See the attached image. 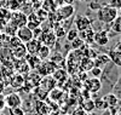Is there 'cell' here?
<instances>
[{
  "mask_svg": "<svg viewBox=\"0 0 121 115\" xmlns=\"http://www.w3.org/2000/svg\"><path fill=\"white\" fill-rule=\"evenodd\" d=\"M90 73L92 74V76H93V78L99 79L100 76H102V74H103V69H102V68H98V67H93L92 69L90 70Z\"/></svg>",
  "mask_w": 121,
  "mask_h": 115,
  "instance_id": "27",
  "label": "cell"
},
{
  "mask_svg": "<svg viewBox=\"0 0 121 115\" xmlns=\"http://www.w3.org/2000/svg\"><path fill=\"white\" fill-rule=\"evenodd\" d=\"M79 67L81 68L84 71H90L91 69L95 67L93 59H91V58H88V57H85V58H82L81 61H80V66H79Z\"/></svg>",
  "mask_w": 121,
  "mask_h": 115,
  "instance_id": "18",
  "label": "cell"
},
{
  "mask_svg": "<svg viewBox=\"0 0 121 115\" xmlns=\"http://www.w3.org/2000/svg\"><path fill=\"white\" fill-rule=\"evenodd\" d=\"M108 5L119 11V10H121V0H109Z\"/></svg>",
  "mask_w": 121,
  "mask_h": 115,
  "instance_id": "28",
  "label": "cell"
},
{
  "mask_svg": "<svg viewBox=\"0 0 121 115\" xmlns=\"http://www.w3.org/2000/svg\"><path fill=\"white\" fill-rule=\"evenodd\" d=\"M117 10L110 7L109 5H103L97 11V19L104 24H110L117 17Z\"/></svg>",
  "mask_w": 121,
  "mask_h": 115,
  "instance_id": "1",
  "label": "cell"
},
{
  "mask_svg": "<svg viewBox=\"0 0 121 115\" xmlns=\"http://www.w3.org/2000/svg\"><path fill=\"white\" fill-rule=\"evenodd\" d=\"M70 43H72L70 45H72V49H73V50H79V49H81V47L85 45V41L81 40L79 36H78L76 39H74L73 41H70Z\"/></svg>",
  "mask_w": 121,
  "mask_h": 115,
  "instance_id": "23",
  "label": "cell"
},
{
  "mask_svg": "<svg viewBox=\"0 0 121 115\" xmlns=\"http://www.w3.org/2000/svg\"><path fill=\"white\" fill-rule=\"evenodd\" d=\"M109 61L113 62L116 67H121V43L116 44L113 49H110L108 52Z\"/></svg>",
  "mask_w": 121,
  "mask_h": 115,
  "instance_id": "6",
  "label": "cell"
},
{
  "mask_svg": "<svg viewBox=\"0 0 121 115\" xmlns=\"http://www.w3.org/2000/svg\"><path fill=\"white\" fill-rule=\"evenodd\" d=\"M79 1H82V3H85V1H88V0H79Z\"/></svg>",
  "mask_w": 121,
  "mask_h": 115,
  "instance_id": "33",
  "label": "cell"
},
{
  "mask_svg": "<svg viewBox=\"0 0 121 115\" xmlns=\"http://www.w3.org/2000/svg\"><path fill=\"white\" fill-rule=\"evenodd\" d=\"M100 6H102V4L99 3V0H90L88 1V7H90V10H92V11L97 12L100 9Z\"/></svg>",
  "mask_w": 121,
  "mask_h": 115,
  "instance_id": "25",
  "label": "cell"
},
{
  "mask_svg": "<svg viewBox=\"0 0 121 115\" xmlns=\"http://www.w3.org/2000/svg\"><path fill=\"white\" fill-rule=\"evenodd\" d=\"M107 107H115L117 104V97L115 95H113V93H109V95H107L105 97H103Z\"/></svg>",
  "mask_w": 121,
  "mask_h": 115,
  "instance_id": "20",
  "label": "cell"
},
{
  "mask_svg": "<svg viewBox=\"0 0 121 115\" xmlns=\"http://www.w3.org/2000/svg\"><path fill=\"white\" fill-rule=\"evenodd\" d=\"M56 16L58 19H69V18H72L73 15L75 13V7L74 5H62V6H58L56 9V11H55Z\"/></svg>",
  "mask_w": 121,
  "mask_h": 115,
  "instance_id": "2",
  "label": "cell"
},
{
  "mask_svg": "<svg viewBox=\"0 0 121 115\" xmlns=\"http://www.w3.org/2000/svg\"><path fill=\"white\" fill-rule=\"evenodd\" d=\"M40 24H41V22L39 21V18L36 17L35 13H32V15H29V17H27V26L30 30H33L38 27H40Z\"/></svg>",
  "mask_w": 121,
  "mask_h": 115,
  "instance_id": "16",
  "label": "cell"
},
{
  "mask_svg": "<svg viewBox=\"0 0 121 115\" xmlns=\"http://www.w3.org/2000/svg\"><path fill=\"white\" fill-rule=\"evenodd\" d=\"M39 40H40V43H41L43 45H45V46H47V47L51 49V47L56 44L57 36H56V34H55L53 30L46 29V30H44V32L41 33V35H40Z\"/></svg>",
  "mask_w": 121,
  "mask_h": 115,
  "instance_id": "3",
  "label": "cell"
},
{
  "mask_svg": "<svg viewBox=\"0 0 121 115\" xmlns=\"http://www.w3.org/2000/svg\"><path fill=\"white\" fill-rule=\"evenodd\" d=\"M62 115H69V114H62Z\"/></svg>",
  "mask_w": 121,
  "mask_h": 115,
  "instance_id": "34",
  "label": "cell"
},
{
  "mask_svg": "<svg viewBox=\"0 0 121 115\" xmlns=\"http://www.w3.org/2000/svg\"><path fill=\"white\" fill-rule=\"evenodd\" d=\"M52 78L56 80V82H62L64 79L68 78V75H67V71L64 69H56L52 74Z\"/></svg>",
  "mask_w": 121,
  "mask_h": 115,
  "instance_id": "19",
  "label": "cell"
},
{
  "mask_svg": "<svg viewBox=\"0 0 121 115\" xmlns=\"http://www.w3.org/2000/svg\"><path fill=\"white\" fill-rule=\"evenodd\" d=\"M3 45H4V36H3L1 33H0V49L3 47Z\"/></svg>",
  "mask_w": 121,
  "mask_h": 115,
  "instance_id": "32",
  "label": "cell"
},
{
  "mask_svg": "<svg viewBox=\"0 0 121 115\" xmlns=\"http://www.w3.org/2000/svg\"><path fill=\"white\" fill-rule=\"evenodd\" d=\"M22 44H26L28 41H30L32 39H34L33 36V30H30L28 27H21L17 29L16 35H15Z\"/></svg>",
  "mask_w": 121,
  "mask_h": 115,
  "instance_id": "7",
  "label": "cell"
},
{
  "mask_svg": "<svg viewBox=\"0 0 121 115\" xmlns=\"http://www.w3.org/2000/svg\"><path fill=\"white\" fill-rule=\"evenodd\" d=\"M26 62H27V64H28L29 68L36 69V68L40 66V63H41L43 61H40V58H39L36 55H27Z\"/></svg>",
  "mask_w": 121,
  "mask_h": 115,
  "instance_id": "15",
  "label": "cell"
},
{
  "mask_svg": "<svg viewBox=\"0 0 121 115\" xmlns=\"http://www.w3.org/2000/svg\"><path fill=\"white\" fill-rule=\"evenodd\" d=\"M108 63H109V57H108V55H104V53L97 55L96 58L93 59V64H95V67L102 68V69H103Z\"/></svg>",
  "mask_w": 121,
  "mask_h": 115,
  "instance_id": "14",
  "label": "cell"
},
{
  "mask_svg": "<svg viewBox=\"0 0 121 115\" xmlns=\"http://www.w3.org/2000/svg\"><path fill=\"white\" fill-rule=\"evenodd\" d=\"M11 24H13L16 28H21L27 26V16L21 12H16L11 17Z\"/></svg>",
  "mask_w": 121,
  "mask_h": 115,
  "instance_id": "9",
  "label": "cell"
},
{
  "mask_svg": "<svg viewBox=\"0 0 121 115\" xmlns=\"http://www.w3.org/2000/svg\"><path fill=\"white\" fill-rule=\"evenodd\" d=\"M6 106H5V97L0 93V111H1L4 108H5Z\"/></svg>",
  "mask_w": 121,
  "mask_h": 115,
  "instance_id": "30",
  "label": "cell"
},
{
  "mask_svg": "<svg viewBox=\"0 0 121 115\" xmlns=\"http://www.w3.org/2000/svg\"><path fill=\"white\" fill-rule=\"evenodd\" d=\"M12 55L16 57V58H24L28 53H27V50H26V46H24V44H22V43H19L18 45H16V46H13L12 47Z\"/></svg>",
  "mask_w": 121,
  "mask_h": 115,
  "instance_id": "13",
  "label": "cell"
},
{
  "mask_svg": "<svg viewBox=\"0 0 121 115\" xmlns=\"http://www.w3.org/2000/svg\"><path fill=\"white\" fill-rule=\"evenodd\" d=\"M110 27L115 33H121V15H117V17L110 23Z\"/></svg>",
  "mask_w": 121,
  "mask_h": 115,
  "instance_id": "22",
  "label": "cell"
},
{
  "mask_svg": "<svg viewBox=\"0 0 121 115\" xmlns=\"http://www.w3.org/2000/svg\"><path fill=\"white\" fill-rule=\"evenodd\" d=\"M5 106L9 107L10 109L15 108H21L22 106V97L18 95L17 92H12L5 97Z\"/></svg>",
  "mask_w": 121,
  "mask_h": 115,
  "instance_id": "5",
  "label": "cell"
},
{
  "mask_svg": "<svg viewBox=\"0 0 121 115\" xmlns=\"http://www.w3.org/2000/svg\"><path fill=\"white\" fill-rule=\"evenodd\" d=\"M78 36L85 41V44H92L93 43V36H95V29L92 27H90L85 30H81V32H79Z\"/></svg>",
  "mask_w": 121,
  "mask_h": 115,
  "instance_id": "12",
  "label": "cell"
},
{
  "mask_svg": "<svg viewBox=\"0 0 121 115\" xmlns=\"http://www.w3.org/2000/svg\"><path fill=\"white\" fill-rule=\"evenodd\" d=\"M0 115H5V114H0Z\"/></svg>",
  "mask_w": 121,
  "mask_h": 115,
  "instance_id": "35",
  "label": "cell"
},
{
  "mask_svg": "<svg viewBox=\"0 0 121 115\" xmlns=\"http://www.w3.org/2000/svg\"><path fill=\"white\" fill-rule=\"evenodd\" d=\"M35 15H36V17L39 18L40 22H43V21H45V19L48 17V12H47V11H45V10H44L43 7H41V9H39V10H36Z\"/></svg>",
  "mask_w": 121,
  "mask_h": 115,
  "instance_id": "24",
  "label": "cell"
},
{
  "mask_svg": "<svg viewBox=\"0 0 121 115\" xmlns=\"http://www.w3.org/2000/svg\"><path fill=\"white\" fill-rule=\"evenodd\" d=\"M24 46H26V50H27L28 55H36L40 46H41V43H40L39 39H32L30 41L26 43Z\"/></svg>",
  "mask_w": 121,
  "mask_h": 115,
  "instance_id": "11",
  "label": "cell"
},
{
  "mask_svg": "<svg viewBox=\"0 0 121 115\" xmlns=\"http://www.w3.org/2000/svg\"><path fill=\"white\" fill-rule=\"evenodd\" d=\"M72 115H88V113H86L81 107H80V108H76L74 111H73V114Z\"/></svg>",
  "mask_w": 121,
  "mask_h": 115,
  "instance_id": "29",
  "label": "cell"
},
{
  "mask_svg": "<svg viewBox=\"0 0 121 115\" xmlns=\"http://www.w3.org/2000/svg\"><path fill=\"white\" fill-rule=\"evenodd\" d=\"M93 43H96L99 46H105L109 43V34L108 30L103 29L99 32H95V36H93Z\"/></svg>",
  "mask_w": 121,
  "mask_h": 115,
  "instance_id": "8",
  "label": "cell"
},
{
  "mask_svg": "<svg viewBox=\"0 0 121 115\" xmlns=\"http://www.w3.org/2000/svg\"><path fill=\"white\" fill-rule=\"evenodd\" d=\"M92 22L93 21L90 17L85 16V15H78L74 19V24H75V29L78 32H81V30H85L90 27H92Z\"/></svg>",
  "mask_w": 121,
  "mask_h": 115,
  "instance_id": "4",
  "label": "cell"
},
{
  "mask_svg": "<svg viewBox=\"0 0 121 115\" xmlns=\"http://www.w3.org/2000/svg\"><path fill=\"white\" fill-rule=\"evenodd\" d=\"M78 34H79V32H78V30H76L75 28L69 29V32H67V33H65L68 41H73L74 39H76V38H78Z\"/></svg>",
  "mask_w": 121,
  "mask_h": 115,
  "instance_id": "26",
  "label": "cell"
},
{
  "mask_svg": "<svg viewBox=\"0 0 121 115\" xmlns=\"http://www.w3.org/2000/svg\"><path fill=\"white\" fill-rule=\"evenodd\" d=\"M85 84H86V88L88 90L90 93H96L102 88V82H100V80L97 79V78H92L90 80H86Z\"/></svg>",
  "mask_w": 121,
  "mask_h": 115,
  "instance_id": "10",
  "label": "cell"
},
{
  "mask_svg": "<svg viewBox=\"0 0 121 115\" xmlns=\"http://www.w3.org/2000/svg\"><path fill=\"white\" fill-rule=\"evenodd\" d=\"M50 55H51V49L41 44V46H40L38 53H36V56L40 58V61H46L50 57Z\"/></svg>",
  "mask_w": 121,
  "mask_h": 115,
  "instance_id": "17",
  "label": "cell"
},
{
  "mask_svg": "<svg viewBox=\"0 0 121 115\" xmlns=\"http://www.w3.org/2000/svg\"><path fill=\"white\" fill-rule=\"evenodd\" d=\"M62 1H63L64 5H73L75 0H62Z\"/></svg>",
  "mask_w": 121,
  "mask_h": 115,
  "instance_id": "31",
  "label": "cell"
},
{
  "mask_svg": "<svg viewBox=\"0 0 121 115\" xmlns=\"http://www.w3.org/2000/svg\"><path fill=\"white\" fill-rule=\"evenodd\" d=\"M81 108H82L86 113H88V114L92 113V111L96 109V107H95V101H92V99H85Z\"/></svg>",
  "mask_w": 121,
  "mask_h": 115,
  "instance_id": "21",
  "label": "cell"
}]
</instances>
